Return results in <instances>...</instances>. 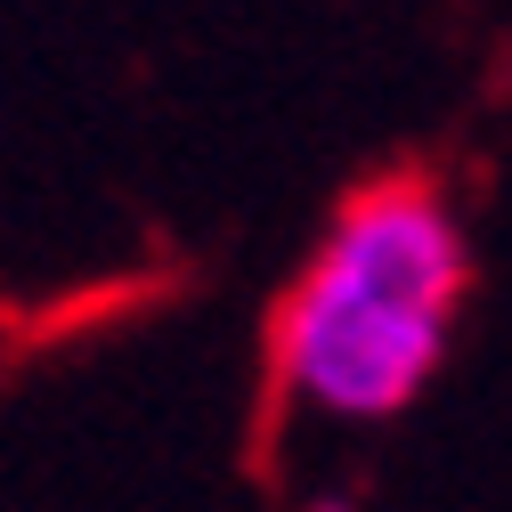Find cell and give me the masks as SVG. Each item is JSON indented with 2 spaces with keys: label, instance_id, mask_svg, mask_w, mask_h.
<instances>
[{
  "label": "cell",
  "instance_id": "cell-1",
  "mask_svg": "<svg viewBox=\"0 0 512 512\" xmlns=\"http://www.w3.org/2000/svg\"><path fill=\"white\" fill-rule=\"evenodd\" d=\"M472 244L431 179H374L326 220L277 301V391L326 423H391L447 366Z\"/></svg>",
  "mask_w": 512,
  "mask_h": 512
}]
</instances>
